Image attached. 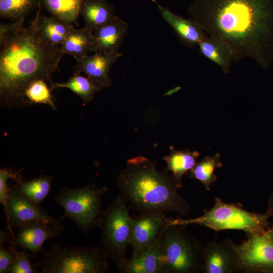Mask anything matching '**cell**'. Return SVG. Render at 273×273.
Returning a JSON list of instances; mask_svg holds the SVG:
<instances>
[{
  "instance_id": "9a60e30c",
  "label": "cell",
  "mask_w": 273,
  "mask_h": 273,
  "mask_svg": "<svg viewBox=\"0 0 273 273\" xmlns=\"http://www.w3.org/2000/svg\"><path fill=\"white\" fill-rule=\"evenodd\" d=\"M128 30V24L116 16L111 21L93 32L90 52L119 51Z\"/></svg>"
},
{
  "instance_id": "f1b7e54d",
  "label": "cell",
  "mask_w": 273,
  "mask_h": 273,
  "mask_svg": "<svg viewBox=\"0 0 273 273\" xmlns=\"http://www.w3.org/2000/svg\"><path fill=\"white\" fill-rule=\"evenodd\" d=\"M8 248L13 251L14 259L9 267L7 273H36L38 269L36 268L31 259L33 257L25 249L19 251L10 245Z\"/></svg>"
},
{
  "instance_id": "1f68e13d",
  "label": "cell",
  "mask_w": 273,
  "mask_h": 273,
  "mask_svg": "<svg viewBox=\"0 0 273 273\" xmlns=\"http://www.w3.org/2000/svg\"><path fill=\"white\" fill-rule=\"evenodd\" d=\"M14 259V254L8 247L0 246V273L7 272Z\"/></svg>"
},
{
  "instance_id": "603a6c76",
  "label": "cell",
  "mask_w": 273,
  "mask_h": 273,
  "mask_svg": "<svg viewBox=\"0 0 273 273\" xmlns=\"http://www.w3.org/2000/svg\"><path fill=\"white\" fill-rule=\"evenodd\" d=\"M53 177L41 173L29 180L23 179L16 182L24 196L35 205L41 206L42 202L51 191Z\"/></svg>"
},
{
  "instance_id": "9c48e42d",
  "label": "cell",
  "mask_w": 273,
  "mask_h": 273,
  "mask_svg": "<svg viewBox=\"0 0 273 273\" xmlns=\"http://www.w3.org/2000/svg\"><path fill=\"white\" fill-rule=\"evenodd\" d=\"M238 272L273 273V226L237 245Z\"/></svg>"
},
{
  "instance_id": "cb8c5ba5",
  "label": "cell",
  "mask_w": 273,
  "mask_h": 273,
  "mask_svg": "<svg viewBox=\"0 0 273 273\" xmlns=\"http://www.w3.org/2000/svg\"><path fill=\"white\" fill-rule=\"evenodd\" d=\"M51 89L57 88H67L78 95L83 105L90 102L94 95L102 88L101 86L89 78L79 74H74L66 82L52 83Z\"/></svg>"
},
{
  "instance_id": "f546056e",
  "label": "cell",
  "mask_w": 273,
  "mask_h": 273,
  "mask_svg": "<svg viewBox=\"0 0 273 273\" xmlns=\"http://www.w3.org/2000/svg\"><path fill=\"white\" fill-rule=\"evenodd\" d=\"M14 179L16 182L23 178L21 173L15 172L13 169L5 167L0 169V202L3 207L5 205L8 192L9 185L7 181L9 178Z\"/></svg>"
},
{
  "instance_id": "277c9868",
  "label": "cell",
  "mask_w": 273,
  "mask_h": 273,
  "mask_svg": "<svg viewBox=\"0 0 273 273\" xmlns=\"http://www.w3.org/2000/svg\"><path fill=\"white\" fill-rule=\"evenodd\" d=\"M269 218L266 213L259 214L249 212L239 204L226 203L216 197L213 207L201 216L190 219L168 218L166 226L196 224L215 231L241 230L249 236L264 233L269 227Z\"/></svg>"
},
{
  "instance_id": "ac0fdd59",
  "label": "cell",
  "mask_w": 273,
  "mask_h": 273,
  "mask_svg": "<svg viewBox=\"0 0 273 273\" xmlns=\"http://www.w3.org/2000/svg\"><path fill=\"white\" fill-rule=\"evenodd\" d=\"M114 6L105 0H84L80 14L84 27L93 32L111 21L116 16Z\"/></svg>"
},
{
  "instance_id": "5bb4252c",
  "label": "cell",
  "mask_w": 273,
  "mask_h": 273,
  "mask_svg": "<svg viewBox=\"0 0 273 273\" xmlns=\"http://www.w3.org/2000/svg\"><path fill=\"white\" fill-rule=\"evenodd\" d=\"M122 55L119 51H117L86 55L77 61L73 68V74L83 73L102 88L109 87L111 83L110 69Z\"/></svg>"
},
{
  "instance_id": "6da1fadb",
  "label": "cell",
  "mask_w": 273,
  "mask_h": 273,
  "mask_svg": "<svg viewBox=\"0 0 273 273\" xmlns=\"http://www.w3.org/2000/svg\"><path fill=\"white\" fill-rule=\"evenodd\" d=\"M188 12L207 36L226 42L233 61H273V0H195Z\"/></svg>"
},
{
  "instance_id": "d4e9b609",
  "label": "cell",
  "mask_w": 273,
  "mask_h": 273,
  "mask_svg": "<svg viewBox=\"0 0 273 273\" xmlns=\"http://www.w3.org/2000/svg\"><path fill=\"white\" fill-rule=\"evenodd\" d=\"M84 0H40L43 7L58 19L72 24L77 22Z\"/></svg>"
},
{
  "instance_id": "8fae6325",
  "label": "cell",
  "mask_w": 273,
  "mask_h": 273,
  "mask_svg": "<svg viewBox=\"0 0 273 273\" xmlns=\"http://www.w3.org/2000/svg\"><path fill=\"white\" fill-rule=\"evenodd\" d=\"M129 246L132 255L139 254L151 244L165 226L167 219L164 213L151 212L132 216Z\"/></svg>"
},
{
  "instance_id": "d6986e66",
  "label": "cell",
  "mask_w": 273,
  "mask_h": 273,
  "mask_svg": "<svg viewBox=\"0 0 273 273\" xmlns=\"http://www.w3.org/2000/svg\"><path fill=\"white\" fill-rule=\"evenodd\" d=\"M198 46L202 55L219 66L224 74L230 72L233 54L226 42L208 36Z\"/></svg>"
},
{
  "instance_id": "4fadbf2b",
  "label": "cell",
  "mask_w": 273,
  "mask_h": 273,
  "mask_svg": "<svg viewBox=\"0 0 273 273\" xmlns=\"http://www.w3.org/2000/svg\"><path fill=\"white\" fill-rule=\"evenodd\" d=\"M10 245L17 249L29 250L35 258L43 250L42 245L49 239H59L62 233L58 228L41 220L29 222L17 229Z\"/></svg>"
},
{
  "instance_id": "d6a6232c",
  "label": "cell",
  "mask_w": 273,
  "mask_h": 273,
  "mask_svg": "<svg viewBox=\"0 0 273 273\" xmlns=\"http://www.w3.org/2000/svg\"><path fill=\"white\" fill-rule=\"evenodd\" d=\"M12 237L10 231L8 230H0V246L3 245L4 243L7 242L11 243Z\"/></svg>"
},
{
  "instance_id": "3957f363",
  "label": "cell",
  "mask_w": 273,
  "mask_h": 273,
  "mask_svg": "<svg viewBox=\"0 0 273 273\" xmlns=\"http://www.w3.org/2000/svg\"><path fill=\"white\" fill-rule=\"evenodd\" d=\"M117 186L129 205L141 213L174 212L185 216L192 211L169 171H159L156 163L145 157L128 160Z\"/></svg>"
},
{
  "instance_id": "7a4b0ae2",
  "label": "cell",
  "mask_w": 273,
  "mask_h": 273,
  "mask_svg": "<svg viewBox=\"0 0 273 273\" xmlns=\"http://www.w3.org/2000/svg\"><path fill=\"white\" fill-rule=\"evenodd\" d=\"M1 103L25 100L24 93L33 81L52 83L51 77L64 55L61 46L47 40L38 31L34 19L0 46Z\"/></svg>"
},
{
  "instance_id": "484cf974",
  "label": "cell",
  "mask_w": 273,
  "mask_h": 273,
  "mask_svg": "<svg viewBox=\"0 0 273 273\" xmlns=\"http://www.w3.org/2000/svg\"><path fill=\"white\" fill-rule=\"evenodd\" d=\"M222 166L219 153L212 157L205 156L190 170V177L199 180L207 191H210L211 185L217 180L214 171Z\"/></svg>"
},
{
  "instance_id": "83f0119b",
  "label": "cell",
  "mask_w": 273,
  "mask_h": 273,
  "mask_svg": "<svg viewBox=\"0 0 273 273\" xmlns=\"http://www.w3.org/2000/svg\"><path fill=\"white\" fill-rule=\"evenodd\" d=\"M46 82L37 80L31 82L25 90V98L32 103L47 104L56 109L51 95L52 89Z\"/></svg>"
},
{
  "instance_id": "2e32d148",
  "label": "cell",
  "mask_w": 273,
  "mask_h": 273,
  "mask_svg": "<svg viewBox=\"0 0 273 273\" xmlns=\"http://www.w3.org/2000/svg\"><path fill=\"white\" fill-rule=\"evenodd\" d=\"M119 271L124 273H163L161 232L146 249L137 255H132L130 258L127 259Z\"/></svg>"
},
{
  "instance_id": "4dcf8cb0",
  "label": "cell",
  "mask_w": 273,
  "mask_h": 273,
  "mask_svg": "<svg viewBox=\"0 0 273 273\" xmlns=\"http://www.w3.org/2000/svg\"><path fill=\"white\" fill-rule=\"evenodd\" d=\"M24 19H22L7 24L1 23L0 46L23 27Z\"/></svg>"
},
{
  "instance_id": "44dd1931",
  "label": "cell",
  "mask_w": 273,
  "mask_h": 273,
  "mask_svg": "<svg viewBox=\"0 0 273 273\" xmlns=\"http://www.w3.org/2000/svg\"><path fill=\"white\" fill-rule=\"evenodd\" d=\"M36 27L43 37L51 43L61 46L74 28L72 24L62 21L52 16H39L34 18Z\"/></svg>"
},
{
  "instance_id": "5b68a950",
  "label": "cell",
  "mask_w": 273,
  "mask_h": 273,
  "mask_svg": "<svg viewBox=\"0 0 273 273\" xmlns=\"http://www.w3.org/2000/svg\"><path fill=\"white\" fill-rule=\"evenodd\" d=\"M33 266L42 273H105L109 259L100 246H62L52 243Z\"/></svg>"
},
{
  "instance_id": "e0dca14e",
  "label": "cell",
  "mask_w": 273,
  "mask_h": 273,
  "mask_svg": "<svg viewBox=\"0 0 273 273\" xmlns=\"http://www.w3.org/2000/svg\"><path fill=\"white\" fill-rule=\"evenodd\" d=\"M157 4L163 19L173 29L179 39L187 47L193 48L208 36L200 26L192 19L177 15L168 9Z\"/></svg>"
},
{
  "instance_id": "52a82bcc",
  "label": "cell",
  "mask_w": 273,
  "mask_h": 273,
  "mask_svg": "<svg viewBox=\"0 0 273 273\" xmlns=\"http://www.w3.org/2000/svg\"><path fill=\"white\" fill-rule=\"evenodd\" d=\"M127 201L121 193L103 211L99 227L102 232L100 247L105 256L120 270L127 259L132 218Z\"/></svg>"
},
{
  "instance_id": "7c38bea8",
  "label": "cell",
  "mask_w": 273,
  "mask_h": 273,
  "mask_svg": "<svg viewBox=\"0 0 273 273\" xmlns=\"http://www.w3.org/2000/svg\"><path fill=\"white\" fill-rule=\"evenodd\" d=\"M237 245L231 239L222 242H209L204 245V273H233L238 272Z\"/></svg>"
},
{
  "instance_id": "4316f807",
  "label": "cell",
  "mask_w": 273,
  "mask_h": 273,
  "mask_svg": "<svg viewBox=\"0 0 273 273\" xmlns=\"http://www.w3.org/2000/svg\"><path fill=\"white\" fill-rule=\"evenodd\" d=\"M38 0H0V16L15 21L25 19Z\"/></svg>"
},
{
  "instance_id": "8992f818",
  "label": "cell",
  "mask_w": 273,
  "mask_h": 273,
  "mask_svg": "<svg viewBox=\"0 0 273 273\" xmlns=\"http://www.w3.org/2000/svg\"><path fill=\"white\" fill-rule=\"evenodd\" d=\"M187 226L165 225L161 232L163 273L203 271L204 244L187 232Z\"/></svg>"
},
{
  "instance_id": "ba28073f",
  "label": "cell",
  "mask_w": 273,
  "mask_h": 273,
  "mask_svg": "<svg viewBox=\"0 0 273 273\" xmlns=\"http://www.w3.org/2000/svg\"><path fill=\"white\" fill-rule=\"evenodd\" d=\"M106 187H99L95 184L77 189L61 188L54 200L64 209V215L74 221L85 234L99 226L103 211L101 206Z\"/></svg>"
},
{
  "instance_id": "836d02e7",
  "label": "cell",
  "mask_w": 273,
  "mask_h": 273,
  "mask_svg": "<svg viewBox=\"0 0 273 273\" xmlns=\"http://www.w3.org/2000/svg\"><path fill=\"white\" fill-rule=\"evenodd\" d=\"M265 213L267 214L269 218L273 216V194L271 195L269 198L267 203V207ZM272 226H273V223Z\"/></svg>"
},
{
  "instance_id": "ffe728a7",
  "label": "cell",
  "mask_w": 273,
  "mask_h": 273,
  "mask_svg": "<svg viewBox=\"0 0 273 273\" xmlns=\"http://www.w3.org/2000/svg\"><path fill=\"white\" fill-rule=\"evenodd\" d=\"M199 155L197 151L191 152L188 149L180 151L172 149L170 154L163 157V159L167 164L166 169L172 173L178 189L183 186V175L187 173L196 165Z\"/></svg>"
},
{
  "instance_id": "7402d4cb",
  "label": "cell",
  "mask_w": 273,
  "mask_h": 273,
  "mask_svg": "<svg viewBox=\"0 0 273 273\" xmlns=\"http://www.w3.org/2000/svg\"><path fill=\"white\" fill-rule=\"evenodd\" d=\"M92 35L93 32L84 27L73 28L60 46L63 53L80 60L90 52Z\"/></svg>"
},
{
  "instance_id": "30bf717a",
  "label": "cell",
  "mask_w": 273,
  "mask_h": 273,
  "mask_svg": "<svg viewBox=\"0 0 273 273\" xmlns=\"http://www.w3.org/2000/svg\"><path fill=\"white\" fill-rule=\"evenodd\" d=\"M3 207L7 228L12 240L15 238L13 229H18L34 220L45 221L64 232L62 218L57 219L49 214L42 207L35 205L24 196L16 184L9 185L6 202Z\"/></svg>"
}]
</instances>
